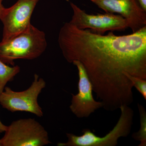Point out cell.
I'll use <instances>...</instances> for the list:
<instances>
[{"mask_svg": "<svg viewBox=\"0 0 146 146\" xmlns=\"http://www.w3.org/2000/svg\"><path fill=\"white\" fill-rule=\"evenodd\" d=\"M106 13H117L127 22L134 33L146 26V11L137 0H91Z\"/></svg>", "mask_w": 146, "mask_h": 146, "instance_id": "obj_9", "label": "cell"}, {"mask_svg": "<svg viewBox=\"0 0 146 146\" xmlns=\"http://www.w3.org/2000/svg\"><path fill=\"white\" fill-rule=\"evenodd\" d=\"M78 70V94H72L70 109L78 118H86L97 110L102 107V104L94 100L93 86L83 65L78 60L73 61Z\"/></svg>", "mask_w": 146, "mask_h": 146, "instance_id": "obj_8", "label": "cell"}, {"mask_svg": "<svg viewBox=\"0 0 146 146\" xmlns=\"http://www.w3.org/2000/svg\"><path fill=\"white\" fill-rule=\"evenodd\" d=\"M58 42L68 63L78 60L83 65L105 110L115 111L133 103V84L125 74L146 80V26L118 36L112 31L97 34L66 23Z\"/></svg>", "mask_w": 146, "mask_h": 146, "instance_id": "obj_1", "label": "cell"}, {"mask_svg": "<svg viewBox=\"0 0 146 146\" xmlns=\"http://www.w3.org/2000/svg\"><path fill=\"white\" fill-rule=\"evenodd\" d=\"M125 75L131 82L133 87L134 86L146 100V80L132 76L128 74H125Z\"/></svg>", "mask_w": 146, "mask_h": 146, "instance_id": "obj_12", "label": "cell"}, {"mask_svg": "<svg viewBox=\"0 0 146 146\" xmlns=\"http://www.w3.org/2000/svg\"><path fill=\"white\" fill-rule=\"evenodd\" d=\"M121 115L117 124L108 134L104 137L96 136L90 129H84L81 136L73 133H66L68 138L66 143H59L58 146H115L121 137L129 135L133 125L134 112L128 106L120 108Z\"/></svg>", "mask_w": 146, "mask_h": 146, "instance_id": "obj_3", "label": "cell"}, {"mask_svg": "<svg viewBox=\"0 0 146 146\" xmlns=\"http://www.w3.org/2000/svg\"><path fill=\"white\" fill-rule=\"evenodd\" d=\"M70 5L73 15L69 23L80 29H89L97 34L104 35L107 31H121L128 27L125 19L119 14L106 12L89 14L72 3Z\"/></svg>", "mask_w": 146, "mask_h": 146, "instance_id": "obj_6", "label": "cell"}, {"mask_svg": "<svg viewBox=\"0 0 146 146\" xmlns=\"http://www.w3.org/2000/svg\"><path fill=\"white\" fill-rule=\"evenodd\" d=\"M46 86L45 80L35 74L31 85L25 91H15L5 86L0 94V104L3 108L12 112H28L38 117H43L44 113L38 104V98Z\"/></svg>", "mask_w": 146, "mask_h": 146, "instance_id": "obj_5", "label": "cell"}, {"mask_svg": "<svg viewBox=\"0 0 146 146\" xmlns=\"http://www.w3.org/2000/svg\"><path fill=\"white\" fill-rule=\"evenodd\" d=\"M3 1L4 0H0V18L1 17L6 8L3 5Z\"/></svg>", "mask_w": 146, "mask_h": 146, "instance_id": "obj_15", "label": "cell"}, {"mask_svg": "<svg viewBox=\"0 0 146 146\" xmlns=\"http://www.w3.org/2000/svg\"><path fill=\"white\" fill-rule=\"evenodd\" d=\"M142 8L146 11V0H137Z\"/></svg>", "mask_w": 146, "mask_h": 146, "instance_id": "obj_14", "label": "cell"}, {"mask_svg": "<svg viewBox=\"0 0 146 146\" xmlns=\"http://www.w3.org/2000/svg\"><path fill=\"white\" fill-rule=\"evenodd\" d=\"M47 47L45 33L31 24L16 36L0 42V60L14 66L16 60H33L39 57Z\"/></svg>", "mask_w": 146, "mask_h": 146, "instance_id": "obj_2", "label": "cell"}, {"mask_svg": "<svg viewBox=\"0 0 146 146\" xmlns=\"http://www.w3.org/2000/svg\"><path fill=\"white\" fill-rule=\"evenodd\" d=\"M0 146H2V145L1 142V139H0Z\"/></svg>", "mask_w": 146, "mask_h": 146, "instance_id": "obj_16", "label": "cell"}, {"mask_svg": "<svg viewBox=\"0 0 146 146\" xmlns=\"http://www.w3.org/2000/svg\"><path fill=\"white\" fill-rule=\"evenodd\" d=\"M2 146H44L51 144L44 127L32 118L20 119L7 126Z\"/></svg>", "mask_w": 146, "mask_h": 146, "instance_id": "obj_4", "label": "cell"}, {"mask_svg": "<svg viewBox=\"0 0 146 146\" xmlns=\"http://www.w3.org/2000/svg\"><path fill=\"white\" fill-rule=\"evenodd\" d=\"M140 113V129L138 132H134L132 137L136 141H140L138 146H146V112L145 108L140 104H138Z\"/></svg>", "mask_w": 146, "mask_h": 146, "instance_id": "obj_11", "label": "cell"}, {"mask_svg": "<svg viewBox=\"0 0 146 146\" xmlns=\"http://www.w3.org/2000/svg\"><path fill=\"white\" fill-rule=\"evenodd\" d=\"M20 71L21 68L18 65L10 66L0 60V94L7 83L13 80Z\"/></svg>", "mask_w": 146, "mask_h": 146, "instance_id": "obj_10", "label": "cell"}, {"mask_svg": "<svg viewBox=\"0 0 146 146\" xmlns=\"http://www.w3.org/2000/svg\"><path fill=\"white\" fill-rule=\"evenodd\" d=\"M7 126L5 125L2 122L1 120H0V134H1L3 132H5L6 130Z\"/></svg>", "mask_w": 146, "mask_h": 146, "instance_id": "obj_13", "label": "cell"}, {"mask_svg": "<svg viewBox=\"0 0 146 146\" xmlns=\"http://www.w3.org/2000/svg\"><path fill=\"white\" fill-rule=\"evenodd\" d=\"M39 0H18L6 8L0 20L3 25L2 41H4L25 30L31 25V19Z\"/></svg>", "mask_w": 146, "mask_h": 146, "instance_id": "obj_7", "label": "cell"}]
</instances>
